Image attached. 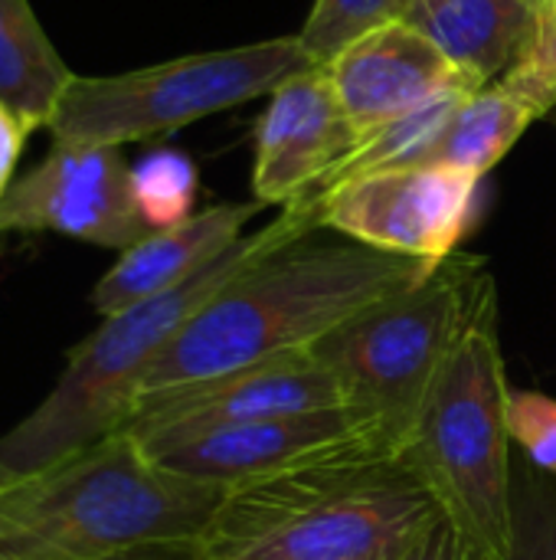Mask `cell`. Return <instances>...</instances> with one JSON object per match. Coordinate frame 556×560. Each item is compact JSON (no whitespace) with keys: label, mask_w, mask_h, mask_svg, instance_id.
I'll list each match as a JSON object with an SVG mask.
<instances>
[{"label":"cell","mask_w":556,"mask_h":560,"mask_svg":"<svg viewBox=\"0 0 556 560\" xmlns=\"http://www.w3.org/2000/svg\"><path fill=\"white\" fill-rule=\"evenodd\" d=\"M478 184L449 167H383L298 200L315 207L321 230L439 266L475 220Z\"/></svg>","instance_id":"8"},{"label":"cell","mask_w":556,"mask_h":560,"mask_svg":"<svg viewBox=\"0 0 556 560\" xmlns=\"http://www.w3.org/2000/svg\"><path fill=\"white\" fill-rule=\"evenodd\" d=\"M410 0H315L298 39L315 66H328L360 36L403 20Z\"/></svg>","instance_id":"18"},{"label":"cell","mask_w":556,"mask_h":560,"mask_svg":"<svg viewBox=\"0 0 556 560\" xmlns=\"http://www.w3.org/2000/svg\"><path fill=\"white\" fill-rule=\"evenodd\" d=\"M138 443L161 466L226 489L357 453L397 456L377 420L354 407L206 430H157L138 436Z\"/></svg>","instance_id":"9"},{"label":"cell","mask_w":556,"mask_h":560,"mask_svg":"<svg viewBox=\"0 0 556 560\" xmlns=\"http://www.w3.org/2000/svg\"><path fill=\"white\" fill-rule=\"evenodd\" d=\"M0 249H3V236H0Z\"/></svg>","instance_id":"27"},{"label":"cell","mask_w":556,"mask_h":560,"mask_svg":"<svg viewBox=\"0 0 556 560\" xmlns=\"http://www.w3.org/2000/svg\"><path fill=\"white\" fill-rule=\"evenodd\" d=\"M315 66L298 36L193 52L118 75H75L46 131L52 141L128 144L157 138L206 115L272 95L288 75Z\"/></svg>","instance_id":"7"},{"label":"cell","mask_w":556,"mask_h":560,"mask_svg":"<svg viewBox=\"0 0 556 560\" xmlns=\"http://www.w3.org/2000/svg\"><path fill=\"white\" fill-rule=\"evenodd\" d=\"M433 269V262L383 253L331 230L305 233L213 295L151 364L138 400L308 351L354 315L413 289Z\"/></svg>","instance_id":"1"},{"label":"cell","mask_w":556,"mask_h":560,"mask_svg":"<svg viewBox=\"0 0 556 560\" xmlns=\"http://www.w3.org/2000/svg\"><path fill=\"white\" fill-rule=\"evenodd\" d=\"M324 72L364 141L442 98L485 89L406 20L360 36Z\"/></svg>","instance_id":"12"},{"label":"cell","mask_w":556,"mask_h":560,"mask_svg":"<svg viewBox=\"0 0 556 560\" xmlns=\"http://www.w3.org/2000/svg\"><path fill=\"white\" fill-rule=\"evenodd\" d=\"M534 121V108L508 85L495 82L475 89L446 105L400 167H449L482 180Z\"/></svg>","instance_id":"16"},{"label":"cell","mask_w":556,"mask_h":560,"mask_svg":"<svg viewBox=\"0 0 556 560\" xmlns=\"http://www.w3.org/2000/svg\"><path fill=\"white\" fill-rule=\"evenodd\" d=\"M426 3H436V0H410V3H406V13H410L413 7H426ZM406 13H403V16H406Z\"/></svg>","instance_id":"26"},{"label":"cell","mask_w":556,"mask_h":560,"mask_svg":"<svg viewBox=\"0 0 556 560\" xmlns=\"http://www.w3.org/2000/svg\"><path fill=\"white\" fill-rule=\"evenodd\" d=\"M134 190L144 220L154 230L174 226L190 213L193 207V167L180 158H154L144 167L134 171Z\"/></svg>","instance_id":"21"},{"label":"cell","mask_w":556,"mask_h":560,"mask_svg":"<svg viewBox=\"0 0 556 560\" xmlns=\"http://www.w3.org/2000/svg\"><path fill=\"white\" fill-rule=\"evenodd\" d=\"M374 560H462V548L452 522L436 509L397 541H390Z\"/></svg>","instance_id":"23"},{"label":"cell","mask_w":556,"mask_h":560,"mask_svg":"<svg viewBox=\"0 0 556 560\" xmlns=\"http://www.w3.org/2000/svg\"><path fill=\"white\" fill-rule=\"evenodd\" d=\"M544 0H436L403 20L419 26L478 85L501 82L524 56Z\"/></svg>","instance_id":"15"},{"label":"cell","mask_w":556,"mask_h":560,"mask_svg":"<svg viewBox=\"0 0 556 560\" xmlns=\"http://www.w3.org/2000/svg\"><path fill=\"white\" fill-rule=\"evenodd\" d=\"M521 102L534 108L537 118L556 112V0H544L531 43L518 66L501 79Z\"/></svg>","instance_id":"20"},{"label":"cell","mask_w":556,"mask_h":560,"mask_svg":"<svg viewBox=\"0 0 556 560\" xmlns=\"http://www.w3.org/2000/svg\"><path fill=\"white\" fill-rule=\"evenodd\" d=\"M554 125H556V112H554Z\"/></svg>","instance_id":"28"},{"label":"cell","mask_w":556,"mask_h":560,"mask_svg":"<svg viewBox=\"0 0 556 560\" xmlns=\"http://www.w3.org/2000/svg\"><path fill=\"white\" fill-rule=\"evenodd\" d=\"M508 400L498 285L488 272L419 423L400 453L433 505L452 522L462 560L511 558L514 443Z\"/></svg>","instance_id":"5"},{"label":"cell","mask_w":556,"mask_h":560,"mask_svg":"<svg viewBox=\"0 0 556 560\" xmlns=\"http://www.w3.org/2000/svg\"><path fill=\"white\" fill-rule=\"evenodd\" d=\"M72 79L29 0H0V98L33 128H46Z\"/></svg>","instance_id":"17"},{"label":"cell","mask_w":556,"mask_h":560,"mask_svg":"<svg viewBox=\"0 0 556 560\" xmlns=\"http://www.w3.org/2000/svg\"><path fill=\"white\" fill-rule=\"evenodd\" d=\"M315 230H321L315 207L292 200L272 223L236 240L187 282L102 318V325L69 351L66 371L36 410L0 436V489L39 476L121 433L151 364L170 338L246 269Z\"/></svg>","instance_id":"2"},{"label":"cell","mask_w":556,"mask_h":560,"mask_svg":"<svg viewBox=\"0 0 556 560\" xmlns=\"http://www.w3.org/2000/svg\"><path fill=\"white\" fill-rule=\"evenodd\" d=\"M95 560H193V541H164V545H144L134 551L108 555Z\"/></svg>","instance_id":"25"},{"label":"cell","mask_w":556,"mask_h":560,"mask_svg":"<svg viewBox=\"0 0 556 560\" xmlns=\"http://www.w3.org/2000/svg\"><path fill=\"white\" fill-rule=\"evenodd\" d=\"M508 430L514 450L531 466L556 476V397L541 390H511Z\"/></svg>","instance_id":"22"},{"label":"cell","mask_w":556,"mask_h":560,"mask_svg":"<svg viewBox=\"0 0 556 560\" xmlns=\"http://www.w3.org/2000/svg\"><path fill=\"white\" fill-rule=\"evenodd\" d=\"M36 128L16 112L10 108L3 98H0V200L7 197L10 184L16 180V161L23 154V144L26 138L33 135Z\"/></svg>","instance_id":"24"},{"label":"cell","mask_w":556,"mask_h":560,"mask_svg":"<svg viewBox=\"0 0 556 560\" xmlns=\"http://www.w3.org/2000/svg\"><path fill=\"white\" fill-rule=\"evenodd\" d=\"M226 492L220 482L161 466L121 430L0 489V560H95L197 541Z\"/></svg>","instance_id":"3"},{"label":"cell","mask_w":556,"mask_h":560,"mask_svg":"<svg viewBox=\"0 0 556 560\" xmlns=\"http://www.w3.org/2000/svg\"><path fill=\"white\" fill-rule=\"evenodd\" d=\"M436 512L400 456L357 453L239 482L193 560H374Z\"/></svg>","instance_id":"4"},{"label":"cell","mask_w":556,"mask_h":560,"mask_svg":"<svg viewBox=\"0 0 556 560\" xmlns=\"http://www.w3.org/2000/svg\"><path fill=\"white\" fill-rule=\"evenodd\" d=\"M511 558L556 560V476L531 466L514 450V489H511Z\"/></svg>","instance_id":"19"},{"label":"cell","mask_w":556,"mask_h":560,"mask_svg":"<svg viewBox=\"0 0 556 560\" xmlns=\"http://www.w3.org/2000/svg\"><path fill=\"white\" fill-rule=\"evenodd\" d=\"M265 210V203H220L206 207L174 226L154 230L131 249L118 256V262L95 282L88 302L108 318L131 305H141L210 266L223 256L236 240L246 236V226Z\"/></svg>","instance_id":"14"},{"label":"cell","mask_w":556,"mask_h":560,"mask_svg":"<svg viewBox=\"0 0 556 560\" xmlns=\"http://www.w3.org/2000/svg\"><path fill=\"white\" fill-rule=\"evenodd\" d=\"M334 407H347L344 394L324 361L308 348L206 384L147 394L134 404L125 430L134 436L157 430H206Z\"/></svg>","instance_id":"13"},{"label":"cell","mask_w":556,"mask_h":560,"mask_svg":"<svg viewBox=\"0 0 556 560\" xmlns=\"http://www.w3.org/2000/svg\"><path fill=\"white\" fill-rule=\"evenodd\" d=\"M488 262L452 253L413 289L354 315L311 351L334 374L344 404L374 417L400 456L472 315Z\"/></svg>","instance_id":"6"},{"label":"cell","mask_w":556,"mask_h":560,"mask_svg":"<svg viewBox=\"0 0 556 560\" xmlns=\"http://www.w3.org/2000/svg\"><path fill=\"white\" fill-rule=\"evenodd\" d=\"M7 233H59L125 253L154 226L141 213L121 148L52 141L43 164L16 177L0 200V236Z\"/></svg>","instance_id":"10"},{"label":"cell","mask_w":556,"mask_h":560,"mask_svg":"<svg viewBox=\"0 0 556 560\" xmlns=\"http://www.w3.org/2000/svg\"><path fill=\"white\" fill-rule=\"evenodd\" d=\"M364 148L360 128L344 112L324 66H308L272 89L256 128L252 194L285 207L321 187Z\"/></svg>","instance_id":"11"}]
</instances>
